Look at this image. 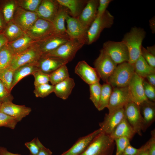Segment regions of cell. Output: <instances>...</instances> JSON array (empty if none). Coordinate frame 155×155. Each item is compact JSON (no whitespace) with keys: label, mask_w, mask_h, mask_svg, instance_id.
Returning a JSON list of instances; mask_svg holds the SVG:
<instances>
[{"label":"cell","mask_w":155,"mask_h":155,"mask_svg":"<svg viewBox=\"0 0 155 155\" xmlns=\"http://www.w3.org/2000/svg\"><path fill=\"white\" fill-rule=\"evenodd\" d=\"M31 111V108L24 105L16 104L10 101L2 103L0 109V112L15 118L18 122L28 115Z\"/></svg>","instance_id":"44dd1931"},{"label":"cell","mask_w":155,"mask_h":155,"mask_svg":"<svg viewBox=\"0 0 155 155\" xmlns=\"http://www.w3.org/2000/svg\"><path fill=\"white\" fill-rule=\"evenodd\" d=\"M144 78L135 73L127 87L132 102L138 105L146 101L143 82Z\"/></svg>","instance_id":"9a60e30c"},{"label":"cell","mask_w":155,"mask_h":155,"mask_svg":"<svg viewBox=\"0 0 155 155\" xmlns=\"http://www.w3.org/2000/svg\"><path fill=\"white\" fill-rule=\"evenodd\" d=\"M69 13V11L67 8L60 5L57 13L52 22L57 32H66V28L65 26V22Z\"/></svg>","instance_id":"f1b7e54d"},{"label":"cell","mask_w":155,"mask_h":155,"mask_svg":"<svg viewBox=\"0 0 155 155\" xmlns=\"http://www.w3.org/2000/svg\"><path fill=\"white\" fill-rule=\"evenodd\" d=\"M94 65L100 78L105 83L117 64L102 49L98 57L94 61Z\"/></svg>","instance_id":"8992f818"},{"label":"cell","mask_w":155,"mask_h":155,"mask_svg":"<svg viewBox=\"0 0 155 155\" xmlns=\"http://www.w3.org/2000/svg\"><path fill=\"white\" fill-rule=\"evenodd\" d=\"M35 42V41L26 34L13 42L8 43V44L15 54L24 51Z\"/></svg>","instance_id":"4dcf8cb0"},{"label":"cell","mask_w":155,"mask_h":155,"mask_svg":"<svg viewBox=\"0 0 155 155\" xmlns=\"http://www.w3.org/2000/svg\"><path fill=\"white\" fill-rule=\"evenodd\" d=\"M115 144L114 140L108 135L101 132L80 155H112Z\"/></svg>","instance_id":"7a4b0ae2"},{"label":"cell","mask_w":155,"mask_h":155,"mask_svg":"<svg viewBox=\"0 0 155 155\" xmlns=\"http://www.w3.org/2000/svg\"><path fill=\"white\" fill-rule=\"evenodd\" d=\"M1 102H0V109L1 107Z\"/></svg>","instance_id":"680465c9"},{"label":"cell","mask_w":155,"mask_h":155,"mask_svg":"<svg viewBox=\"0 0 155 155\" xmlns=\"http://www.w3.org/2000/svg\"><path fill=\"white\" fill-rule=\"evenodd\" d=\"M1 33L6 38L8 43L13 42L26 34L13 20L7 24Z\"/></svg>","instance_id":"83f0119b"},{"label":"cell","mask_w":155,"mask_h":155,"mask_svg":"<svg viewBox=\"0 0 155 155\" xmlns=\"http://www.w3.org/2000/svg\"><path fill=\"white\" fill-rule=\"evenodd\" d=\"M139 106L143 121L142 131L145 132L155 121V104L148 100Z\"/></svg>","instance_id":"603a6c76"},{"label":"cell","mask_w":155,"mask_h":155,"mask_svg":"<svg viewBox=\"0 0 155 155\" xmlns=\"http://www.w3.org/2000/svg\"><path fill=\"white\" fill-rule=\"evenodd\" d=\"M38 138H35L31 141L25 143L26 146L29 150L31 155H38L40 150Z\"/></svg>","instance_id":"f6af8a7d"},{"label":"cell","mask_w":155,"mask_h":155,"mask_svg":"<svg viewBox=\"0 0 155 155\" xmlns=\"http://www.w3.org/2000/svg\"><path fill=\"white\" fill-rule=\"evenodd\" d=\"M134 73L133 65L123 62L117 65L106 83L113 88L127 86Z\"/></svg>","instance_id":"3957f363"},{"label":"cell","mask_w":155,"mask_h":155,"mask_svg":"<svg viewBox=\"0 0 155 155\" xmlns=\"http://www.w3.org/2000/svg\"><path fill=\"white\" fill-rule=\"evenodd\" d=\"M145 78L150 84L155 87V73L147 75Z\"/></svg>","instance_id":"816d5d0a"},{"label":"cell","mask_w":155,"mask_h":155,"mask_svg":"<svg viewBox=\"0 0 155 155\" xmlns=\"http://www.w3.org/2000/svg\"><path fill=\"white\" fill-rule=\"evenodd\" d=\"M89 85L90 93V99L97 109L101 95L102 85L99 82H97Z\"/></svg>","instance_id":"d590c367"},{"label":"cell","mask_w":155,"mask_h":155,"mask_svg":"<svg viewBox=\"0 0 155 155\" xmlns=\"http://www.w3.org/2000/svg\"><path fill=\"white\" fill-rule=\"evenodd\" d=\"M54 90V85L47 83L35 87L33 92L36 97L43 98L53 92Z\"/></svg>","instance_id":"f35d334b"},{"label":"cell","mask_w":155,"mask_h":155,"mask_svg":"<svg viewBox=\"0 0 155 155\" xmlns=\"http://www.w3.org/2000/svg\"><path fill=\"white\" fill-rule=\"evenodd\" d=\"M17 6L16 0L0 1V12L7 23L13 20Z\"/></svg>","instance_id":"f546056e"},{"label":"cell","mask_w":155,"mask_h":155,"mask_svg":"<svg viewBox=\"0 0 155 155\" xmlns=\"http://www.w3.org/2000/svg\"><path fill=\"white\" fill-rule=\"evenodd\" d=\"M136 155H149L145 144L139 148L138 151Z\"/></svg>","instance_id":"f5cc1de1"},{"label":"cell","mask_w":155,"mask_h":155,"mask_svg":"<svg viewBox=\"0 0 155 155\" xmlns=\"http://www.w3.org/2000/svg\"><path fill=\"white\" fill-rule=\"evenodd\" d=\"M66 64L59 67L49 74L50 82L55 85L69 77V74Z\"/></svg>","instance_id":"836d02e7"},{"label":"cell","mask_w":155,"mask_h":155,"mask_svg":"<svg viewBox=\"0 0 155 155\" xmlns=\"http://www.w3.org/2000/svg\"><path fill=\"white\" fill-rule=\"evenodd\" d=\"M70 39L66 32L55 33L35 42V43L42 54L55 49Z\"/></svg>","instance_id":"9c48e42d"},{"label":"cell","mask_w":155,"mask_h":155,"mask_svg":"<svg viewBox=\"0 0 155 155\" xmlns=\"http://www.w3.org/2000/svg\"><path fill=\"white\" fill-rule=\"evenodd\" d=\"M123 109L125 118L136 133L142 136L143 121L139 106L134 102H131L126 104Z\"/></svg>","instance_id":"30bf717a"},{"label":"cell","mask_w":155,"mask_h":155,"mask_svg":"<svg viewBox=\"0 0 155 155\" xmlns=\"http://www.w3.org/2000/svg\"><path fill=\"white\" fill-rule=\"evenodd\" d=\"M37 61L26 64L14 70L11 90L14 86L22 78L39 70Z\"/></svg>","instance_id":"d4e9b609"},{"label":"cell","mask_w":155,"mask_h":155,"mask_svg":"<svg viewBox=\"0 0 155 155\" xmlns=\"http://www.w3.org/2000/svg\"><path fill=\"white\" fill-rule=\"evenodd\" d=\"M111 0H99L97 8V16H102L106 10V9L109 4L112 1Z\"/></svg>","instance_id":"c3c4849f"},{"label":"cell","mask_w":155,"mask_h":155,"mask_svg":"<svg viewBox=\"0 0 155 155\" xmlns=\"http://www.w3.org/2000/svg\"><path fill=\"white\" fill-rule=\"evenodd\" d=\"M141 55L150 65L155 68V56L150 53L142 46L141 48Z\"/></svg>","instance_id":"bcb514c9"},{"label":"cell","mask_w":155,"mask_h":155,"mask_svg":"<svg viewBox=\"0 0 155 155\" xmlns=\"http://www.w3.org/2000/svg\"><path fill=\"white\" fill-rule=\"evenodd\" d=\"M68 62L59 58L42 54L37 61V65L39 70L50 74Z\"/></svg>","instance_id":"ffe728a7"},{"label":"cell","mask_w":155,"mask_h":155,"mask_svg":"<svg viewBox=\"0 0 155 155\" xmlns=\"http://www.w3.org/2000/svg\"><path fill=\"white\" fill-rule=\"evenodd\" d=\"M139 150L132 146L130 144L125 149L121 155H136Z\"/></svg>","instance_id":"681fc988"},{"label":"cell","mask_w":155,"mask_h":155,"mask_svg":"<svg viewBox=\"0 0 155 155\" xmlns=\"http://www.w3.org/2000/svg\"><path fill=\"white\" fill-rule=\"evenodd\" d=\"M151 137L145 144L149 155H155V130L151 131Z\"/></svg>","instance_id":"7dc6e473"},{"label":"cell","mask_w":155,"mask_h":155,"mask_svg":"<svg viewBox=\"0 0 155 155\" xmlns=\"http://www.w3.org/2000/svg\"><path fill=\"white\" fill-rule=\"evenodd\" d=\"M84 45L77 40L71 38L55 49L42 54L59 58L69 62L73 60L78 51Z\"/></svg>","instance_id":"5b68a950"},{"label":"cell","mask_w":155,"mask_h":155,"mask_svg":"<svg viewBox=\"0 0 155 155\" xmlns=\"http://www.w3.org/2000/svg\"><path fill=\"white\" fill-rule=\"evenodd\" d=\"M101 132V129L80 138L69 150L60 155H80L86 149L93 139Z\"/></svg>","instance_id":"7402d4cb"},{"label":"cell","mask_w":155,"mask_h":155,"mask_svg":"<svg viewBox=\"0 0 155 155\" xmlns=\"http://www.w3.org/2000/svg\"><path fill=\"white\" fill-rule=\"evenodd\" d=\"M0 155H21L13 153L8 151L7 149L3 147H0ZM29 155H31L30 154Z\"/></svg>","instance_id":"11a10c76"},{"label":"cell","mask_w":155,"mask_h":155,"mask_svg":"<svg viewBox=\"0 0 155 155\" xmlns=\"http://www.w3.org/2000/svg\"><path fill=\"white\" fill-rule=\"evenodd\" d=\"M75 86L73 79L69 77L54 85V92L56 96L63 100L67 99Z\"/></svg>","instance_id":"484cf974"},{"label":"cell","mask_w":155,"mask_h":155,"mask_svg":"<svg viewBox=\"0 0 155 155\" xmlns=\"http://www.w3.org/2000/svg\"><path fill=\"white\" fill-rule=\"evenodd\" d=\"M8 43V41L2 33L0 34V49L4 45Z\"/></svg>","instance_id":"9f6ffc18"},{"label":"cell","mask_w":155,"mask_h":155,"mask_svg":"<svg viewBox=\"0 0 155 155\" xmlns=\"http://www.w3.org/2000/svg\"><path fill=\"white\" fill-rule=\"evenodd\" d=\"M67 24L66 32L71 39H75L84 44L88 42L87 32L77 18L69 15L66 20Z\"/></svg>","instance_id":"5bb4252c"},{"label":"cell","mask_w":155,"mask_h":155,"mask_svg":"<svg viewBox=\"0 0 155 155\" xmlns=\"http://www.w3.org/2000/svg\"><path fill=\"white\" fill-rule=\"evenodd\" d=\"M102 49L117 64L129 61L127 48L122 41H108L104 43Z\"/></svg>","instance_id":"52a82bcc"},{"label":"cell","mask_w":155,"mask_h":155,"mask_svg":"<svg viewBox=\"0 0 155 155\" xmlns=\"http://www.w3.org/2000/svg\"><path fill=\"white\" fill-rule=\"evenodd\" d=\"M113 89L112 87L108 83H105L102 85L101 95L98 110L101 111L107 108Z\"/></svg>","instance_id":"e575fe53"},{"label":"cell","mask_w":155,"mask_h":155,"mask_svg":"<svg viewBox=\"0 0 155 155\" xmlns=\"http://www.w3.org/2000/svg\"><path fill=\"white\" fill-rule=\"evenodd\" d=\"M75 73L89 85L99 82L100 78L96 69L85 61L78 62L75 67Z\"/></svg>","instance_id":"ac0fdd59"},{"label":"cell","mask_w":155,"mask_h":155,"mask_svg":"<svg viewBox=\"0 0 155 155\" xmlns=\"http://www.w3.org/2000/svg\"><path fill=\"white\" fill-rule=\"evenodd\" d=\"M17 5L26 10L36 12L42 0H16Z\"/></svg>","instance_id":"74e56055"},{"label":"cell","mask_w":155,"mask_h":155,"mask_svg":"<svg viewBox=\"0 0 155 155\" xmlns=\"http://www.w3.org/2000/svg\"><path fill=\"white\" fill-rule=\"evenodd\" d=\"M40 150L38 155H52V152L48 148L45 147L39 141H38Z\"/></svg>","instance_id":"f907efd6"},{"label":"cell","mask_w":155,"mask_h":155,"mask_svg":"<svg viewBox=\"0 0 155 155\" xmlns=\"http://www.w3.org/2000/svg\"><path fill=\"white\" fill-rule=\"evenodd\" d=\"M146 32L142 28L133 27L124 36L121 41L127 46L129 54L128 62L133 65L141 55L142 41Z\"/></svg>","instance_id":"6da1fadb"},{"label":"cell","mask_w":155,"mask_h":155,"mask_svg":"<svg viewBox=\"0 0 155 155\" xmlns=\"http://www.w3.org/2000/svg\"><path fill=\"white\" fill-rule=\"evenodd\" d=\"M34 78L35 87L41 85L48 83L50 82L49 74L44 73L39 70L32 74Z\"/></svg>","instance_id":"60d3db41"},{"label":"cell","mask_w":155,"mask_h":155,"mask_svg":"<svg viewBox=\"0 0 155 155\" xmlns=\"http://www.w3.org/2000/svg\"><path fill=\"white\" fill-rule=\"evenodd\" d=\"M14 54L8 43L0 49V71L11 66Z\"/></svg>","instance_id":"d6a6232c"},{"label":"cell","mask_w":155,"mask_h":155,"mask_svg":"<svg viewBox=\"0 0 155 155\" xmlns=\"http://www.w3.org/2000/svg\"><path fill=\"white\" fill-rule=\"evenodd\" d=\"M38 18L36 12L26 10L17 5L12 20L25 32L32 26Z\"/></svg>","instance_id":"4fadbf2b"},{"label":"cell","mask_w":155,"mask_h":155,"mask_svg":"<svg viewBox=\"0 0 155 155\" xmlns=\"http://www.w3.org/2000/svg\"><path fill=\"white\" fill-rule=\"evenodd\" d=\"M146 49L150 53H151L153 55L155 56L154 45L152 46L147 47Z\"/></svg>","instance_id":"6f0895ef"},{"label":"cell","mask_w":155,"mask_h":155,"mask_svg":"<svg viewBox=\"0 0 155 155\" xmlns=\"http://www.w3.org/2000/svg\"><path fill=\"white\" fill-rule=\"evenodd\" d=\"M14 71L10 66L0 71V80L10 92Z\"/></svg>","instance_id":"8d00e7d4"},{"label":"cell","mask_w":155,"mask_h":155,"mask_svg":"<svg viewBox=\"0 0 155 155\" xmlns=\"http://www.w3.org/2000/svg\"><path fill=\"white\" fill-rule=\"evenodd\" d=\"M55 33L52 22L39 18L25 32L35 42Z\"/></svg>","instance_id":"8fae6325"},{"label":"cell","mask_w":155,"mask_h":155,"mask_svg":"<svg viewBox=\"0 0 155 155\" xmlns=\"http://www.w3.org/2000/svg\"><path fill=\"white\" fill-rule=\"evenodd\" d=\"M134 72L145 78L148 75L155 73V68L150 65L141 55L133 65Z\"/></svg>","instance_id":"1f68e13d"},{"label":"cell","mask_w":155,"mask_h":155,"mask_svg":"<svg viewBox=\"0 0 155 155\" xmlns=\"http://www.w3.org/2000/svg\"><path fill=\"white\" fill-rule=\"evenodd\" d=\"M144 93L148 100L154 102L155 101V88L144 80L143 82Z\"/></svg>","instance_id":"7bdbcfd3"},{"label":"cell","mask_w":155,"mask_h":155,"mask_svg":"<svg viewBox=\"0 0 155 155\" xmlns=\"http://www.w3.org/2000/svg\"><path fill=\"white\" fill-rule=\"evenodd\" d=\"M60 6L56 0H42L36 12L38 18L52 22Z\"/></svg>","instance_id":"d6986e66"},{"label":"cell","mask_w":155,"mask_h":155,"mask_svg":"<svg viewBox=\"0 0 155 155\" xmlns=\"http://www.w3.org/2000/svg\"><path fill=\"white\" fill-rule=\"evenodd\" d=\"M13 97L0 80V102H12Z\"/></svg>","instance_id":"ee69618b"},{"label":"cell","mask_w":155,"mask_h":155,"mask_svg":"<svg viewBox=\"0 0 155 155\" xmlns=\"http://www.w3.org/2000/svg\"><path fill=\"white\" fill-rule=\"evenodd\" d=\"M135 134L133 128L125 118L109 135L113 140L117 138L124 137L131 141Z\"/></svg>","instance_id":"cb8c5ba5"},{"label":"cell","mask_w":155,"mask_h":155,"mask_svg":"<svg viewBox=\"0 0 155 155\" xmlns=\"http://www.w3.org/2000/svg\"><path fill=\"white\" fill-rule=\"evenodd\" d=\"M7 24L2 13L0 12V34L3 31Z\"/></svg>","instance_id":"db71d44e"},{"label":"cell","mask_w":155,"mask_h":155,"mask_svg":"<svg viewBox=\"0 0 155 155\" xmlns=\"http://www.w3.org/2000/svg\"><path fill=\"white\" fill-rule=\"evenodd\" d=\"M114 20L113 16L107 10L102 16H97L87 31V44L95 42L104 29L111 27Z\"/></svg>","instance_id":"277c9868"},{"label":"cell","mask_w":155,"mask_h":155,"mask_svg":"<svg viewBox=\"0 0 155 155\" xmlns=\"http://www.w3.org/2000/svg\"><path fill=\"white\" fill-rule=\"evenodd\" d=\"M132 102L127 86L113 88L107 108L108 113L123 108L128 103Z\"/></svg>","instance_id":"7c38bea8"},{"label":"cell","mask_w":155,"mask_h":155,"mask_svg":"<svg viewBox=\"0 0 155 155\" xmlns=\"http://www.w3.org/2000/svg\"><path fill=\"white\" fill-rule=\"evenodd\" d=\"M99 0H89L77 18L78 20L87 31L96 18Z\"/></svg>","instance_id":"e0dca14e"},{"label":"cell","mask_w":155,"mask_h":155,"mask_svg":"<svg viewBox=\"0 0 155 155\" xmlns=\"http://www.w3.org/2000/svg\"><path fill=\"white\" fill-rule=\"evenodd\" d=\"M61 6L67 8L72 17L77 18L86 5L87 0H56Z\"/></svg>","instance_id":"4316f807"},{"label":"cell","mask_w":155,"mask_h":155,"mask_svg":"<svg viewBox=\"0 0 155 155\" xmlns=\"http://www.w3.org/2000/svg\"><path fill=\"white\" fill-rule=\"evenodd\" d=\"M125 118L123 108L106 114L103 121L99 123L101 132L109 135Z\"/></svg>","instance_id":"2e32d148"},{"label":"cell","mask_w":155,"mask_h":155,"mask_svg":"<svg viewBox=\"0 0 155 155\" xmlns=\"http://www.w3.org/2000/svg\"><path fill=\"white\" fill-rule=\"evenodd\" d=\"M42 55L35 42L24 51L14 54L10 66L14 71L24 65L37 62Z\"/></svg>","instance_id":"ba28073f"},{"label":"cell","mask_w":155,"mask_h":155,"mask_svg":"<svg viewBox=\"0 0 155 155\" xmlns=\"http://www.w3.org/2000/svg\"><path fill=\"white\" fill-rule=\"evenodd\" d=\"M114 141L116 146V155H121L126 148L130 144V141L124 137L116 138Z\"/></svg>","instance_id":"b9f144b4"},{"label":"cell","mask_w":155,"mask_h":155,"mask_svg":"<svg viewBox=\"0 0 155 155\" xmlns=\"http://www.w3.org/2000/svg\"><path fill=\"white\" fill-rule=\"evenodd\" d=\"M18 122L15 118L0 112V127L14 129Z\"/></svg>","instance_id":"ab89813d"}]
</instances>
